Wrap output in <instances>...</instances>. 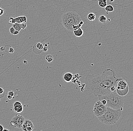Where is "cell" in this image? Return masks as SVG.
Instances as JSON below:
<instances>
[{
	"label": "cell",
	"instance_id": "1",
	"mask_svg": "<svg viewBox=\"0 0 133 131\" xmlns=\"http://www.w3.org/2000/svg\"><path fill=\"white\" fill-rule=\"evenodd\" d=\"M111 74H89L85 78V85L88 91L93 94L96 96H106L112 93L111 89L116 86L118 82L123 78L116 75L114 70L111 69Z\"/></svg>",
	"mask_w": 133,
	"mask_h": 131
},
{
	"label": "cell",
	"instance_id": "2",
	"mask_svg": "<svg viewBox=\"0 0 133 131\" xmlns=\"http://www.w3.org/2000/svg\"><path fill=\"white\" fill-rule=\"evenodd\" d=\"M98 99H104L107 101L106 106L110 108L115 110H123L124 106L125 99L124 96H119L116 92L111 93L106 96H101L98 97Z\"/></svg>",
	"mask_w": 133,
	"mask_h": 131
},
{
	"label": "cell",
	"instance_id": "3",
	"mask_svg": "<svg viewBox=\"0 0 133 131\" xmlns=\"http://www.w3.org/2000/svg\"><path fill=\"white\" fill-rule=\"evenodd\" d=\"M81 20V16L78 13L73 11L66 12L62 17V24L64 27L69 31L73 30L72 26L78 25Z\"/></svg>",
	"mask_w": 133,
	"mask_h": 131
},
{
	"label": "cell",
	"instance_id": "4",
	"mask_svg": "<svg viewBox=\"0 0 133 131\" xmlns=\"http://www.w3.org/2000/svg\"><path fill=\"white\" fill-rule=\"evenodd\" d=\"M120 110H115L107 106V111L103 115L98 117L101 122L106 125H113L117 122L121 116Z\"/></svg>",
	"mask_w": 133,
	"mask_h": 131
},
{
	"label": "cell",
	"instance_id": "5",
	"mask_svg": "<svg viewBox=\"0 0 133 131\" xmlns=\"http://www.w3.org/2000/svg\"><path fill=\"white\" fill-rule=\"evenodd\" d=\"M129 92V87L127 82V80L123 78L118 82L116 85V92L119 96H124Z\"/></svg>",
	"mask_w": 133,
	"mask_h": 131
},
{
	"label": "cell",
	"instance_id": "6",
	"mask_svg": "<svg viewBox=\"0 0 133 131\" xmlns=\"http://www.w3.org/2000/svg\"><path fill=\"white\" fill-rule=\"evenodd\" d=\"M107 111V106L103 104L101 101H98L95 103L93 111L95 115L97 117L103 115Z\"/></svg>",
	"mask_w": 133,
	"mask_h": 131
},
{
	"label": "cell",
	"instance_id": "7",
	"mask_svg": "<svg viewBox=\"0 0 133 131\" xmlns=\"http://www.w3.org/2000/svg\"><path fill=\"white\" fill-rule=\"evenodd\" d=\"M25 117L22 115L16 114L12 118L10 124L11 125L19 129L22 128L23 124L25 121Z\"/></svg>",
	"mask_w": 133,
	"mask_h": 131
},
{
	"label": "cell",
	"instance_id": "8",
	"mask_svg": "<svg viewBox=\"0 0 133 131\" xmlns=\"http://www.w3.org/2000/svg\"><path fill=\"white\" fill-rule=\"evenodd\" d=\"M27 22V18L25 16H20L15 18L10 17V20L9 21V24H14L15 23H21L23 22Z\"/></svg>",
	"mask_w": 133,
	"mask_h": 131
},
{
	"label": "cell",
	"instance_id": "9",
	"mask_svg": "<svg viewBox=\"0 0 133 131\" xmlns=\"http://www.w3.org/2000/svg\"><path fill=\"white\" fill-rule=\"evenodd\" d=\"M14 110L16 112L21 113L23 110V106L22 103L19 101H16L14 104Z\"/></svg>",
	"mask_w": 133,
	"mask_h": 131
},
{
	"label": "cell",
	"instance_id": "10",
	"mask_svg": "<svg viewBox=\"0 0 133 131\" xmlns=\"http://www.w3.org/2000/svg\"><path fill=\"white\" fill-rule=\"evenodd\" d=\"M73 77V75L70 73H66L64 74L63 76V80L67 83H69L72 81Z\"/></svg>",
	"mask_w": 133,
	"mask_h": 131
},
{
	"label": "cell",
	"instance_id": "11",
	"mask_svg": "<svg viewBox=\"0 0 133 131\" xmlns=\"http://www.w3.org/2000/svg\"><path fill=\"white\" fill-rule=\"evenodd\" d=\"M32 127L33 129L35 128V126L33 124L32 121L29 119H25L24 124H23L22 129V130H23L24 129H25L27 127Z\"/></svg>",
	"mask_w": 133,
	"mask_h": 131
},
{
	"label": "cell",
	"instance_id": "12",
	"mask_svg": "<svg viewBox=\"0 0 133 131\" xmlns=\"http://www.w3.org/2000/svg\"><path fill=\"white\" fill-rule=\"evenodd\" d=\"M73 32L74 35L78 38H79L80 37L82 36L84 33L83 30H82L81 28H79L77 30H73Z\"/></svg>",
	"mask_w": 133,
	"mask_h": 131
},
{
	"label": "cell",
	"instance_id": "13",
	"mask_svg": "<svg viewBox=\"0 0 133 131\" xmlns=\"http://www.w3.org/2000/svg\"><path fill=\"white\" fill-rule=\"evenodd\" d=\"M107 0H98V3L99 5L102 8H105L107 5Z\"/></svg>",
	"mask_w": 133,
	"mask_h": 131
},
{
	"label": "cell",
	"instance_id": "14",
	"mask_svg": "<svg viewBox=\"0 0 133 131\" xmlns=\"http://www.w3.org/2000/svg\"><path fill=\"white\" fill-rule=\"evenodd\" d=\"M96 17L95 14L92 13H89L87 16V18L88 20L90 21H94Z\"/></svg>",
	"mask_w": 133,
	"mask_h": 131
},
{
	"label": "cell",
	"instance_id": "15",
	"mask_svg": "<svg viewBox=\"0 0 133 131\" xmlns=\"http://www.w3.org/2000/svg\"><path fill=\"white\" fill-rule=\"evenodd\" d=\"M12 27L14 28L15 30L18 31L19 32H20L22 30L19 23H15L12 24Z\"/></svg>",
	"mask_w": 133,
	"mask_h": 131
},
{
	"label": "cell",
	"instance_id": "16",
	"mask_svg": "<svg viewBox=\"0 0 133 131\" xmlns=\"http://www.w3.org/2000/svg\"><path fill=\"white\" fill-rule=\"evenodd\" d=\"M105 11H106L107 12H113L114 10L113 7L111 5H107L105 7Z\"/></svg>",
	"mask_w": 133,
	"mask_h": 131
},
{
	"label": "cell",
	"instance_id": "17",
	"mask_svg": "<svg viewBox=\"0 0 133 131\" xmlns=\"http://www.w3.org/2000/svg\"><path fill=\"white\" fill-rule=\"evenodd\" d=\"M36 47L40 51V53L42 52V51H43V46L42 43H38L36 44Z\"/></svg>",
	"mask_w": 133,
	"mask_h": 131
},
{
	"label": "cell",
	"instance_id": "18",
	"mask_svg": "<svg viewBox=\"0 0 133 131\" xmlns=\"http://www.w3.org/2000/svg\"><path fill=\"white\" fill-rule=\"evenodd\" d=\"M99 20L101 22L103 23V22H105L106 21L107 19L106 17L105 16H104V15H101L99 17Z\"/></svg>",
	"mask_w": 133,
	"mask_h": 131
},
{
	"label": "cell",
	"instance_id": "19",
	"mask_svg": "<svg viewBox=\"0 0 133 131\" xmlns=\"http://www.w3.org/2000/svg\"><path fill=\"white\" fill-rule=\"evenodd\" d=\"M45 59L48 63H50L53 60V57L52 56H51V55L48 54L46 56Z\"/></svg>",
	"mask_w": 133,
	"mask_h": 131
},
{
	"label": "cell",
	"instance_id": "20",
	"mask_svg": "<svg viewBox=\"0 0 133 131\" xmlns=\"http://www.w3.org/2000/svg\"><path fill=\"white\" fill-rule=\"evenodd\" d=\"M5 92L2 88H0V98H3L5 96Z\"/></svg>",
	"mask_w": 133,
	"mask_h": 131
},
{
	"label": "cell",
	"instance_id": "21",
	"mask_svg": "<svg viewBox=\"0 0 133 131\" xmlns=\"http://www.w3.org/2000/svg\"><path fill=\"white\" fill-rule=\"evenodd\" d=\"M82 25H81V24H79L77 25H73L72 26V27H73V30H77L79 28H81L82 27Z\"/></svg>",
	"mask_w": 133,
	"mask_h": 131
},
{
	"label": "cell",
	"instance_id": "22",
	"mask_svg": "<svg viewBox=\"0 0 133 131\" xmlns=\"http://www.w3.org/2000/svg\"><path fill=\"white\" fill-rule=\"evenodd\" d=\"M27 24L26 22H23L20 24V26L22 29H25L27 27Z\"/></svg>",
	"mask_w": 133,
	"mask_h": 131
},
{
	"label": "cell",
	"instance_id": "23",
	"mask_svg": "<svg viewBox=\"0 0 133 131\" xmlns=\"http://www.w3.org/2000/svg\"><path fill=\"white\" fill-rule=\"evenodd\" d=\"M33 128H32V127H27V128H25V129H24L23 131H32V130H33Z\"/></svg>",
	"mask_w": 133,
	"mask_h": 131
},
{
	"label": "cell",
	"instance_id": "24",
	"mask_svg": "<svg viewBox=\"0 0 133 131\" xmlns=\"http://www.w3.org/2000/svg\"><path fill=\"white\" fill-rule=\"evenodd\" d=\"M15 29L13 27H11V28L10 29V33H11V35H13V33H14V32L15 31Z\"/></svg>",
	"mask_w": 133,
	"mask_h": 131
},
{
	"label": "cell",
	"instance_id": "25",
	"mask_svg": "<svg viewBox=\"0 0 133 131\" xmlns=\"http://www.w3.org/2000/svg\"><path fill=\"white\" fill-rule=\"evenodd\" d=\"M8 95H10L11 96H13L14 95V92L13 91H9V92H8Z\"/></svg>",
	"mask_w": 133,
	"mask_h": 131
},
{
	"label": "cell",
	"instance_id": "26",
	"mask_svg": "<svg viewBox=\"0 0 133 131\" xmlns=\"http://www.w3.org/2000/svg\"><path fill=\"white\" fill-rule=\"evenodd\" d=\"M4 13V10H3L2 8H0V16L3 15Z\"/></svg>",
	"mask_w": 133,
	"mask_h": 131
},
{
	"label": "cell",
	"instance_id": "27",
	"mask_svg": "<svg viewBox=\"0 0 133 131\" xmlns=\"http://www.w3.org/2000/svg\"><path fill=\"white\" fill-rule=\"evenodd\" d=\"M14 52V49L10 47L9 49V52L10 53H13Z\"/></svg>",
	"mask_w": 133,
	"mask_h": 131
},
{
	"label": "cell",
	"instance_id": "28",
	"mask_svg": "<svg viewBox=\"0 0 133 131\" xmlns=\"http://www.w3.org/2000/svg\"><path fill=\"white\" fill-rule=\"evenodd\" d=\"M44 46H45V47H46L48 49L50 48V43H45V44Z\"/></svg>",
	"mask_w": 133,
	"mask_h": 131
},
{
	"label": "cell",
	"instance_id": "29",
	"mask_svg": "<svg viewBox=\"0 0 133 131\" xmlns=\"http://www.w3.org/2000/svg\"><path fill=\"white\" fill-rule=\"evenodd\" d=\"M19 33V31L15 30V31L14 32V33H13V35H17Z\"/></svg>",
	"mask_w": 133,
	"mask_h": 131
},
{
	"label": "cell",
	"instance_id": "30",
	"mask_svg": "<svg viewBox=\"0 0 133 131\" xmlns=\"http://www.w3.org/2000/svg\"><path fill=\"white\" fill-rule=\"evenodd\" d=\"M4 129V127L2 125L0 124V131H3Z\"/></svg>",
	"mask_w": 133,
	"mask_h": 131
},
{
	"label": "cell",
	"instance_id": "31",
	"mask_svg": "<svg viewBox=\"0 0 133 131\" xmlns=\"http://www.w3.org/2000/svg\"><path fill=\"white\" fill-rule=\"evenodd\" d=\"M12 97H13V96H11L10 95H8V96H7V98H8V99H12Z\"/></svg>",
	"mask_w": 133,
	"mask_h": 131
},
{
	"label": "cell",
	"instance_id": "32",
	"mask_svg": "<svg viewBox=\"0 0 133 131\" xmlns=\"http://www.w3.org/2000/svg\"><path fill=\"white\" fill-rule=\"evenodd\" d=\"M79 24H81V25H83L84 24V22H83V21H81L79 22Z\"/></svg>",
	"mask_w": 133,
	"mask_h": 131
},
{
	"label": "cell",
	"instance_id": "33",
	"mask_svg": "<svg viewBox=\"0 0 133 131\" xmlns=\"http://www.w3.org/2000/svg\"><path fill=\"white\" fill-rule=\"evenodd\" d=\"M9 131V130H7V129H4L3 130V131Z\"/></svg>",
	"mask_w": 133,
	"mask_h": 131
},
{
	"label": "cell",
	"instance_id": "34",
	"mask_svg": "<svg viewBox=\"0 0 133 131\" xmlns=\"http://www.w3.org/2000/svg\"><path fill=\"white\" fill-rule=\"evenodd\" d=\"M110 0L111 2H113V1H114V0Z\"/></svg>",
	"mask_w": 133,
	"mask_h": 131
}]
</instances>
